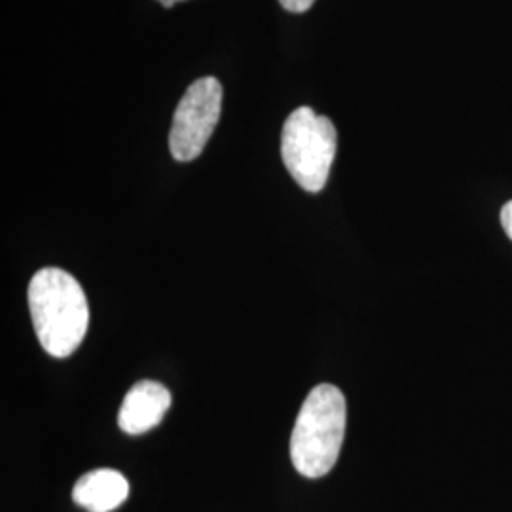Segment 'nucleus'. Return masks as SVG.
I'll return each instance as SVG.
<instances>
[{"instance_id": "nucleus-5", "label": "nucleus", "mask_w": 512, "mask_h": 512, "mask_svg": "<svg viewBox=\"0 0 512 512\" xmlns=\"http://www.w3.org/2000/svg\"><path fill=\"white\" fill-rule=\"evenodd\" d=\"M171 393L158 382L143 380L129 389L118 412V425L128 435H143L164 420Z\"/></svg>"}, {"instance_id": "nucleus-6", "label": "nucleus", "mask_w": 512, "mask_h": 512, "mask_svg": "<svg viewBox=\"0 0 512 512\" xmlns=\"http://www.w3.org/2000/svg\"><path fill=\"white\" fill-rule=\"evenodd\" d=\"M128 497V478L114 469L90 471L73 488L74 503L88 512H112Z\"/></svg>"}, {"instance_id": "nucleus-3", "label": "nucleus", "mask_w": 512, "mask_h": 512, "mask_svg": "<svg viewBox=\"0 0 512 512\" xmlns=\"http://www.w3.org/2000/svg\"><path fill=\"white\" fill-rule=\"evenodd\" d=\"M338 133L327 116L300 107L285 120L281 133V158L291 177L306 192H321L329 181L336 156Z\"/></svg>"}, {"instance_id": "nucleus-1", "label": "nucleus", "mask_w": 512, "mask_h": 512, "mask_svg": "<svg viewBox=\"0 0 512 512\" xmlns=\"http://www.w3.org/2000/svg\"><path fill=\"white\" fill-rule=\"evenodd\" d=\"M29 311L38 342L52 357L65 359L82 344L90 308L73 275L59 268H44L29 283Z\"/></svg>"}, {"instance_id": "nucleus-7", "label": "nucleus", "mask_w": 512, "mask_h": 512, "mask_svg": "<svg viewBox=\"0 0 512 512\" xmlns=\"http://www.w3.org/2000/svg\"><path fill=\"white\" fill-rule=\"evenodd\" d=\"M279 4L293 14H304L315 4V0H279Z\"/></svg>"}, {"instance_id": "nucleus-4", "label": "nucleus", "mask_w": 512, "mask_h": 512, "mask_svg": "<svg viewBox=\"0 0 512 512\" xmlns=\"http://www.w3.org/2000/svg\"><path fill=\"white\" fill-rule=\"evenodd\" d=\"M222 112V86L213 76L196 80L173 114L169 150L177 162H192L203 152Z\"/></svg>"}, {"instance_id": "nucleus-8", "label": "nucleus", "mask_w": 512, "mask_h": 512, "mask_svg": "<svg viewBox=\"0 0 512 512\" xmlns=\"http://www.w3.org/2000/svg\"><path fill=\"white\" fill-rule=\"evenodd\" d=\"M501 224H503L507 236L512 239V200L509 203H505V207L501 211Z\"/></svg>"}, {"instance_id": "nucleus-2", "label": "nucleus", "mask_w": 512, "mask_h": 512, "mask_svg": "<svg viewBox=\"0 0 512 512\" xmlns=\"http://www.w3.org/2000/svg\"><path fill=\"white\" fill-rule=\"evenodd\" d=\"M346 397L336 385L313 387L294 421L291 459L306 478L329 475L346 435Z\"/></svg>"}, {"instance_id": "nucleus-9", "label": "nucleus", "mask_w": 512, "mask_h": 512, "mask_svg": "<svg viewBox=\"0 0 512 512\" xmlns=\"http://www.w3.org/2000/svg\"><path fill=\"white\" fill-rule=\"evenodd\" d=\"M158 2H162L165 8H171V6H175L177 2H183V0H158Z\"/></svg>"}]
</instances>
